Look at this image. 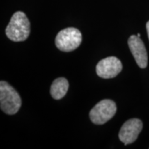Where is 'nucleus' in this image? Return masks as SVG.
I'll list each match as a JSON object with an SVG mask.
<instances>
[{"mask_svg": "<svg viewBox=\"0 0 149 149\" xmlns=\"http://www.w3.org/2000/svg\"><path fill=\"white\" fill-rule=\"evenodd\" d=\"M128 44L139 68H146L148 64V56L144 42L137 35H131L128 40Z\"/></svg>", "mask_w": 149, "mask_h": 149, "instance_id": "obj_7", "label": "nucleus"}, {"mask_svg": "<svg viewBox=\"0 0 149 149\" xmlns=\"http://www.w3.org/2000/svg\"><path fill=\"white\" fill-rule=\"evenodd\" d=\"M143 124L140 120L133 118L123 124L119 133V138L125 145L133 143L142 130Z\"/></svg>", "mask_w": 149, "mask_h": 149, "instance_id": "obj_6", "label": "nucleus"}, {"mask_svg": "<svg viewBox=\"0 0 149 149\" xmlns=\"http://www.w3.org/2000/svg\"><path fill=\"white\" fill-rule=\"evenodd\" d=\"M122 70V62L115 57H109L102 59L96 66L97 74L104 79H111L116 77Z\"/></svg>", "mask_w": 149, "mask_h": 149, "instance_id": "obj_5", "label": "nucleus"}, {"mask_svg": "<svg viewBox=\"0 0 149 149\" xmlns=\"http://www.w3.org/2000/svg\"><path fill=\"white\" fill-rule=\"evenodd\" d=\"M31 33V24L27 16L22 11L13 14L6 29L7 37L13 42H23L29 37Z\"/></svg>", "mask_w": 149, "mask_h": 149, "instance_id": "obj_1", "label": "nucleus"}, {"mask_svg": "<svg viewBox=\"0 0 149 149\" xmlns=\"http://www.w3.org/2000/svg\"><path fill=\"white\" fill-rule=\"evenodd\" d=\"M82 41L81 33L75 28L63 29L57 35L55 45L59 50L64 52H70L77 48Z\"/></svg>", "mask_w": 149, "mask_h": 149, "instance_id": "obj_3", "label": "nucleus"}, {"mask_svg": "<svg viewBox=\"0 0 149 149\" xmlns=\"http://www.w3.org/2000/svg\"><path fill=\"white\" fill-rule=\"evenodd\" d=\"M116 111V104L113 100H104L91 109L89 116L93 124L102 125L113 118Z\"/></svg>", "mask_w": 149, "mask_h": 149, "instance_id": "obj_4", "label": "nucleus"}, {"mask_svg": "<svg viewBox=\"0 0 149 149\" xmlns=\"http://www.w3.org/2000/svg\"><path fill=\"white\" fill-rule=\"evenodd\" d=\"M146 31H147V33H148V37L149 39V21L146 23Z\"/></svg>", "mask_w": 149, "mask_h": 149, "instance_id": "obj_9", "label": "nucleus"}, {"mask_svg": "<svg viewBox=\"0 0 149 149\" xmlns=\"http://www.w3.org/2000/svg\"><path fill=\"white\" fill-rule=\"evenodd\" d=\"M69 84L68 80L64 77H59L52 84L51 87V94L55 100H60L66 95L68 91Z\"/></svg>", "mask_w": 149, "mask_h": 149, "instance_id": "obj_8", "label": "nucleus"}, {"mask_svg": "<svg viewBox=\"0 0 149 149\" xmlns=\"http://www.w3.org/2000/svg\"><path fill=\"white\" fill-rule=\"evenodd\" d=\"M22 106V100L19 93L8 82H0V107L6 114L15 115Z\"/></svg>", "mask_w": 149, "mask_h": 149, "instance_id": "obj_2", "label": "nucleus"}, {"mask_svg": "<svg viewBox=\"0 0 149 149\" xmlns=\"http://www.w3.org/2000/svg\"><path fill=\"white\" fill-rule=\"evenodd\" d=\"M137 36H138L139 37H140V34H139V33H138V34H137Z\"/></svg>", "mask_w": 149, "mask_h": 149, "instance_id": "obj_10", "label": "nucleus"}]
</instances>
